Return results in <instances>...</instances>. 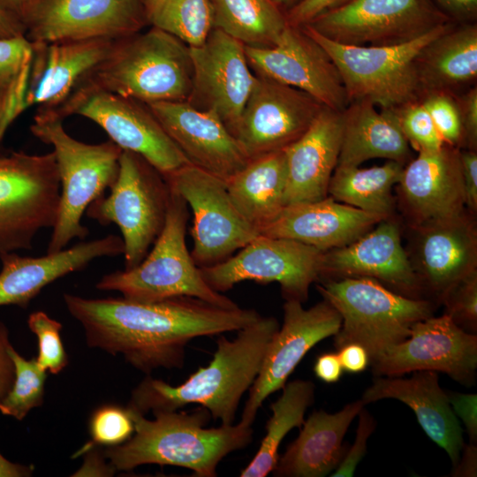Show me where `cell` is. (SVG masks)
Masks as SVG:
<instances>
[{"label":"cell","mask_w":477,"mask_h":477,"mask_svg":"<svg viewBox=\"0 0 477 477\" xmlns=\"http://www.w3.org/2000/svg\"><path fill=\"white\" fill-rule=\"evenodd\" d=\"M64 119L54 110H37L30 131L53 148L61 184L57 220L46 253L59 252L75 238L84 239L88 229L81 223L90 203L115 184L123 149L109 140L88 144L72 137Z\"/></svg>","instance_id":"cell-4"},{"label":"cell","mask_w":477,"mask_h":477,"mask_svg":"<svg viewBox=\"0 0 477 477\" xmlns=\"http://www.w3.org/2000/svg\"><path fill=\"white\" fill-rule=\"evenodd\" d=\"M147 106L190 164L225 182L250 161L224 124L186 101Z\"/></svg>","instance_id":"cell-24"},{"label":"cell","mask_w":477,"mask_h":477,"mask_svg":"<svg viewBox=\"0 0 477 477\" xmlns=\"http://www.w3.org/2000/svg\"><path fill=\"white\" fill-rule=\"evenodd\" d=\"M441 303L459 327L476 331L477 327V269L455 284L443 297Z\"/></svg>","instance_id":"cell-43"},{"label":"cell","mask_w":477,"mask_h":477,"mask_svg":"<svg viewBox=\"0 0 477 477\" xmlns=\"http://www.w3.org/2000/svg\"><path fill=\"white\" fill-rule=\"evenodd\" d=\"M129 411L134 422L132 436L103 451L116 470L157 464L185 467L197 477H215L224 457L246 447L253 440L252 426L240 421L206 428L211 415L204 407L191 413L156 411L152 420Z\"/></svg>","instance_id":"cell-3"},{"label":"cell","mask_w":477,"mask_h":477,"mask_svg":"<svg viewBox=\"0 0 477 477\" xmlns=\"http://www.w3.org/2000/svg\"><path fill=\"white\" fill-rule=\"evenodd\" d=\"M397 186L396 206L407 227L465 211L460 148L444 144L420 152L406 163Z\"/></svg>","instance_id":"cell-23"},{"label":"cell","mask_w":477,"mask_h":477,"mask_svg":"<svg viewBox=\"0 0 477 477\" xmlns=\"http://www.w3.org/2000/svg\"><path fill=\"white\" fill-rule=\"evenodd\" d=\"M404 167L395 161L367 169L337 165L328 195L337 201L385 218L395 216L397 206L392 188L398 183Z\"/></svg>","instance_id":"cell-34"},{"label":"cell","mask_w":477,"mask_h":477,"mask_svg":"<svg viewBox=\"0 0 477 477\" xmlns=\"http://www.w3.org/2000/svg\"><path fill=\"white\" fill-rule=\"evenodd\" d=\"M388 110L392 111L409 146L418 153L437 150L444 145L420 100Z\"/></svg>","instance_id":"cell-39"},{"label":"cell","mask_w":477,"mask_h":477,"mask_svg":"<svg viewBox=\"0 0 477 477\" xmlns=\"http://www.w3.org/2000/svg\"><path fill=\"white\" fill-rule=\"evenodd\" d=\"M343 367L337 353L324 352L318 356L314 366L315 375L324 382L333 383L339 381Z\"/></svg>","instance_id":"cell-53"},{"label":"cell","mask_w":477,"mask_h":477,"mask_svg":"<svg viewBox=\"0 0 477 477\" xmlns=\"http://www.w3.org/2000/svg\"><path fill=\"white\" fill-rule=\"evenodd\" d=\"M124 249L122 238L110 234L41 257L0 254V306L26 308L48 284L83 269L97 258L121 255Z\"/></svg>","instance_id":"cell-26"},{"label":"cell","mask_w":477,"mask_h":477,"mask_svg":"<svg viewBox=\"0 0 477 477\" xmlns=\"http://www.w3.org/2000/svg\"><path fill=\"white\" fill-rule=\"evenodd\" d=\"M462 126V148L477 151V87L456 95Z\"/></svg>","instance_id":"cell-47"},{"label":"cell","mask_w":477,"mask_h":477,"mask_svg":"<svg viewBox=\"0 0 477 477\" xmlns=\"http://www.w3.org/2000/svg\"><path fill=\"white\" fill-rule=\"evenodd\" d=\"M37 0H0V7L19 19L23 24Z\"/></svg>","instance_id":"cell-57"},{"label":"cell","mask_w":477,"mask_h":477,"mask_svg":"<svg viewBox=\"0 0 477 477\" xmlns=\"http://www.w3.org/2000/svg\"><path fill=\"white\" fill-rule=\"evenodd\" d=\"M283 308V325L271 339L249 389L239 420L246 425H253L264 400L284 386L306 353L317 343L335 336L341 327V315L325 299L310 308H304L297 300H285Z\"/></svg>","instance_id":"cell-20"},{"label":"cell","mask_w":477,"mask_h":477,"mask_svg":"<svg viewBox=\"0 0 477 477\" xmlns=\"http://www.w3.org/2000/svg\"><path fill=\"white\" fill-rule=\"evenodd\" d=\"M287 161L284 150L255 159L226 182L239 213L260 233L285 206Z\"/></svg>","instance_id":"cell-33"},{"label":"cell","mask_w":477,"mask_h":477,"mask_svg":"<svg viewBox=\"0 0 477 477\" xmlns=\"http://www.w3.org/2000/svg\"><path fill=\"white\" fill-rule=\"evenodd\" d=\"M63 119L87 117L123 150L141 155L163 176L189 162L147 104L83 82L56 110Z\"/></svg>","instance_id":"cell-11"},{"label":"cell","mask_w":477,"mask_h":477,"mask_svg":"<svg viewBox=\"0 0 477 477\" xmlns=\"http://www.w3.org/2000/svg\"><path fill=\"white\" fill-rule=\"evenodd\" d=\"M405 249L425 293L441 302L459 280L477 269V225L467 209L413 227Z\"/></svg>","instance_id":"cell-21"},{"label":"cell","mask_w":477,"mask_h":477,"mask_svg":"<svg viewBox=\"0 0 477 477\" xmlns=\"http://www.w3.org/2000/svg\"><path fill=\"white\" fill-rule=\"evenodd\" d=\"M456 95L432 91L422 95L420 102L429 113L444 144L462 148V126Z\"/></svg>","instance_id":"cell-42"},{"label":"cell","mask_w":477,"mask_h":477,"mask_svg":"<svg viewBox=\"0 0 477 477\" xmlns=\"http://www.w3.org/2000/svg\"><path fill=\"white\" fill-rule=\"evenodd\" d=\"M33 470L30 466L11 462L0 453V477H27Z\"/></svg>","instance_id":"cell-58"},{"label":"cell","mask_w":477,"mask_h":477,"mask_svg":"<svg viewBox=\"0 0 477 477\" xmlns=\"http://www.w3.org/2000/svg\"><path fill=\"white\" fill-rule=\"evenodd\" d=\"M450 405L457 418L465 425L472 443L477 441V395L449 391Z\"/></svg>","instance_id":"cell-49"},{"label":"cell","mask_w":477,"mask_h":477,"mask_svg":"<svg viewBox=\"0 0 477 477\" xmlns=\"http://www.w3.org/2000/svg\"><path fill=\"white\" fill-rule=\"evenodd\" d=\"M459 460L453 467L452 476L473 477L477 474V447L475 443L464 445Z\"/></svg>","instance_id":"cell-55"},{"label":"cell","mask_w":477,"mask_h":477,"mask_svg":"<svg viewBox=\"0 0 477 477\" xmlns=\"http://www.w3.org/2000/svg\"><path fill=\"white\" fill-rule=\"evenodd\" d=\"M317 283V291L342 318L334 336L335 348L360 344L370 364L405 340L415 322L433 315L430 299L401 295L370 277L326 278Z\"/></svg>","instance_id":"cell-6"},{"label":"cell","mask_w":477,"mask_h":477,"mask_svg":"<svg viewBox=\"0 0 477 477\" xmlns=\"http://www.w3.org/2000/svg\"><path fill=\"white\" fill-rule=\"evenodd\" d=\"M352 0H301L284 14L289 25L302 26L319 15L341 7Z\"/></svg>","instance_id":"cell-48"},{"label":"cell","mask_w":477,"mask_h":477,"mask_svg":"<svg viewBox=\"0 0 477 477\" xmlns=\"http://www.w3.org/2000/svg\"><path fill=\"white\" fill-rule=\"evenodd\" d=\"M87 450V456L88 458H87L84 466L82 468H80L76 473H80L78 475H87L90 473H95V466H97L103 470L107 475L112 474L115 472V468L110 466V467L106 466L102 458H100V456L95 453L96 451H91Z\"/></svg>","instance_id":"cell-59"},{"label":"cell","mask_w":477,"mask_h":477,"mask_svg":"<svg viewBox=\"0 0 477 477\" xmlns=\"http://www.w3.org/2000/svg\"><path fill=\"white\" fill-rule=\"evenodd\" d=\"M365 406L361 399L336 413L314 411L303 422L299 436L288 446L272 473L277 477H324L344 455L343 439L353 419Z\"/></svg>","instance_id":"cell-30"},{"label":"cell","mask_w":477,"mask_h":477,"mask_svg":"<svg viewBox=\"0 0 477 477\" xmlns=\"http://www.w3.org/2000/svg\"><path fill=\"white\" fill-rule=\"evenodd\" d=\"M276 6H278L281 10L282 8L290 10L292 7L296 5L298 3H299L301 0H271Z\"/></svg>","instance_id":"cell-60"},{"label":"cell","mask_w":477,"mask_h":477,"mask_svg":"<svg viewBox=\"0 0 477 477\" xmlns=\"http://www.w3.org/2000/svg\"><path fill=\"white\" fill-rule=\"evenodd\" d=\"M376 376H401L431 370L469 386L475 382L477 336L466 332L448 314L415 322L410 336L371 364Z\"/></svg>","instance_id":"cell-17"},{"label":"cell","mask_w":477,"mask_h":477,"mask_svg":"<svg viewBox=\"0 0 477 477\" xmlns=\"http://www.w3.org/2000/svg\"><path fill=\"white\" fill-rule=\"evenodd\" d=\"M453 24L450 21L436 26L408 42L377 47L338 43L321 35L307 25L301 27L336 64L348 102L367 100L380 110H384L420 99L414 58L428 42Z\"/></svg>","instance_id":"cell-8"},{"label":"cell","mask_w":477,"mask_h":477,"mask_svg":"<svg viewBox=\"0 0 477 477\" xmlns=\"http://www.w3.org/2000/svg\"><path fill=\"white\" fill-rule=\"evenodd\" d=\"M29 329L38 340V357L40 367L57 375L68 364V357L61 339L62 324L50 318L46 313H32L27 320Z\"/></svg>","instance_id":"cell-41"},{"label":"cell","mask_w":477,"mask_h":477,"mask_svg":"<svg viewBox=\"0 0 477 477\" xmlns=\"http://www.w3.org/2000/svg\"><path fill=\"white\" fill-rule=\"evenodd\" d=\"M111 39L32 42L26 105L56 110L110 54Z\"/></svg>","instance_id":"cell-25"},{"label":"cell","mask_w":477,"mask_h":477,"mask_svg":"<svg viewBox=\"0 0 477 477\" xmlns=\"http://www.w3.org/2000/svg\"><path fill=\"white\" fill-rule=\"evenodd\" d=\"M324 107L299 89L257 76L231 134L253 160L292 144Z\"/></svg>","instance_id":"cell-15"},{"label":"cell","mask_w":477,"mask_h":477,"mask_svg":"<svg viewBox=\"0 0 477 477\" xmlns=\"http://www.w3.org/2000/svg\"><path fill=\"white\" fill-rule=\"evenodd\" d=\"M460 160L466 208L475 216L477 212V151L460 149Z\"/></svg>","instance_id":"cell-50"},{"label":"cell","mask_w":477,"mask_h":477,"mask_svg":"<svg viewBox=\"0 0 477 477\" xmlns=\"http://www.w3.org/2000/svg\"><path fill=\"white\" fill-rule=\"evenodd\" d=\"M383 219L328 195L316 201L285 205L260 235L292 239L328 251L352 243Z\"/></svg>","instance_id":"cell-27"},{"label":"cell","mask_w":477,"mask_h":477,"mask_svg":"<svg viewBox=\"0 0 477 477\" xmlns=\"http://www.w3.org/2000/svg\"><path fill=\"white\" fill-rule=\"evenodd\" d=\"M337 351V355L343 369L349 373H360L370 364L367 350L360 344H346Z\"/></svg>","instance_id":"cell-52"},{"label":"cell","mask_w":477,"mask_h":477,"mask_svg":"<svg viewBox=\"0 0 477 477\" xmlns=\"http://www.w3.org/2000/svg\"><path fill=\"white\" fill-rule=\"evenodd\" d=\"M423 94L446 91L458 94L477 78V26L453 24L428 42L414 58Z\"/></svg>","instance_id":"cell-32"},{"label":"cell","mask_w":477,"mask_h":477,"mask_svg":"<svg viewBox=\"0 0 477 477\" xmlns=\"http://www.w3.org/2000/svg\"><path fill=\"white\" fill-rule=\"evenodd\" d=\"M148 24L189 47L202 44L214 28L210 0H145Z\"/></svg>","instance_id":"cell-37"},{"label":"cell","mask_w":477,"mask_h":477,"mask_svg":"<svg viewBox=\"0 0 477 477\" xmlns=\"http://www.w3.org/2000/svg\"><path fill=\"white\" fill-rule=\"evenodd\" d=\"M8 352L14 364L15 377L11 388L0 401V412L21 420L30 410L42 404L47 371L40 367L36 359H24L11 344Z\"/></svg>","instance_id":"cell-38"},{"label":"cell","mask_w":477,"mask_h":477,"mask_svg":"<svg viewBox=\"0 0 477 477\" xmlns=\"http://www.w3.org/2000/svg\"><path fill=\"white\" fill-rule=\"evenodd\" d=\"M148 25L145 0H37L24 21L33 42L118 40Z\"/></svg>","instance_id":"cell-16"},{"label":"cell","mask_w":477,"mask_h":477,"mask_svg":"<svg viewBox=\"0 0 477 477\" xmlns=\"http://www.w3.org/2000/svg\"><path fill=\"white\" fill-rule=\"evenodd\" d=\"M278 329L275 317L261 316L237 330L232 340L221 336L207 367H200L178 386L148 375L132 390L127 408L145 415L199 404L222 424H233L239 402L256 379Z\"/></svg>","instance_id":"cell-2"},{"label":"cell","mask_w":477,"mask_h":477,"mask_svg":"<svg viewBox=\"0 0 477 477\" xmlns=\"http://www.w3.org/2000/svg\"><path fill=\"white\" fill-rule=\"evenodd\" d=\"M342 112L324 107L307 132L284 148L285 205L328 196L342 142Z\"/></svg>","instance_id":"cell-29"},{"label":"cell","mask_w":477,"mask_h":477,"mask_svg":"<svg viewBox=\"0 0 477 477\" xmlns=\"http://www.w3.org/2000/svg\"><path fill=\"white\" fill-rule=\"evenodd\" d=\"M359 424L353 444L344 453L341 462L334 470L333 477H350L367 452V440L375 428V418L363 406L358 413Z\"/></svg>","instance_id":"cell-45"},{"label":"cell","mask_w":477,"mask_h":477,"mask_svg":"<svg viewBox=\"0 0 477 477\" xmlns=\"http://www.w3.org/2000/svg\"><path fill=\"white\" fill-rule=\"evenodd\" d=\"M91 442L81 451L86 452L96 445L114 447L129 440L134 433V422L129 409L115 405L97 408L89 420Z\"/></svg>","instance_id":"cell-40"},{"label":"cell","mask_w":477,"mask_h":477,"mask_svg":"<svg viewBox=\"0 0 477 477\" xmlns=\"http://www.w3.org/2000/svg\"><path fill=\"white\" fill-rule=\"evenodd\" d=\"M26 35L24 24L16 17L0 7V38Z\"/></svg>","instance_id":"cell-56"},{"label":"cell","mask_w":477,"mask_h":477,"mask_svg":"<svg viewBox=\"0 0 477 477\" xmlns=\"http://www.w3.org/2000/svg\"><path fill=\"white\" fill-rule=\"evenodd\" d=\"M282 395L271 404V417L266 434L256 454L241 471V477H265L272 473L279 455L278 448L284 436L304 422L307 409L314 399V384L307 380H294L282 388Z\"/></svg>","instance_id":"cell-35"},{"label":"cell","mask_w":477,"mask_h":477,"mask_svg":"<svg viewBox=\"0 0 477 477\" xmlns=\"http://www.w3.org/2000/svg\"><path fill=\"white\" fill-rule=\"evenodd\" d=\"M384 398L399 400L412 408L426 435L447 452L453 467L457 465L465 445L463 429L439 385L437 372L414 371L408 378L377 376L361 400L367 405Z\"/></svg>","instance_id":"cell-28"},{"label":"cell","mask_w":477,"mask_h":477,"mask_svg":"<svg viewBox=\"0 0 477 477\" xmlns=\"http://www.w3.org/2000/svg\"><path fill=\"white\" fill-rule=\"evenodd\" d=\"M323 253L296 240L259 235L227 260L200 270L218 292L243 281L277 283L285 300L303 303L311 284L320 280Z\"/></svg>","instance_id":"cell-14"},{"label":"cell","mask_w":477,"mask_h":477,"mask_svg":"<svg viewBox=\"0 0 477 477\" xmlns=\"http://www.w3.org/2000/svg\"><path fill=\"white\" fill-rule=\"evenodd\" d=\"M170 197V186L158 170L141 155L122 151L118 176L110 195L90 203L86 214L101 225L119 227L125 270L144 260L161 234Z\"/></svg>","instance_id":"cell-9"},{"label":"cell","mask_w":477,"mask_h":477,"mask_svg":"<svg viewBox=\"0 0 477 477\" xmlns=\"http://www.w3.org/2000/svg\"><path fill=\"white\" fill-rule=\"evenodd\" d=\"M188 217L186 201L170 186L165 224L151 251L133 269L104 275L96 289L118 292L123 298L138 302L188 296L225 308L238 307L203 279L186 243Z\"/></svg>","instance_id":"cell-7"},{"label":"cell","mask_w":477,"mask_h":477,"mask_svg":"<svg viewBox=\"0 0 477 477\" xmlns=\"http://www.w3.org/2000/svg\"><path fill=\"white\" fill-rule=\"evenodd\" d=\"M32 42L25 34L0 38V95L30 70Z\"/></svg>","instance_id":"cell-44"},{"label":"cell","mask_w":477,"mask_h":477,"mask_svg":"<svg viewBox=\"0 0 477 477\" xmlns=\"http://www.w3.org/2000/svg\"><path fill=\"white\" fill-rule=\"evenodd\" d=\"M61 184L53 151L0 153V254L33 247L57 223Z\"/></svg>","instance_id":"cell-10"},{"label":"cell","mask_w":477,"mask_h":477,"mask_svg":"<svg viewBox=\"0 0 477 477\" xmlns=\"http://www.w3.org/2000/svg\"><path fill=\"white\" fill-rule=\"evenodd\" d=\"M10 345L8 329L0 321V401L11 388L15 377L14 364L8 352Z\"/></svg>","instance_id":"cell-51"},{"label":"cell","mask_w":477,"mask_h":477,"mask_svg":"<svg viewBox=\"0 0 477 477\" xmlns=\"http://www.w3.org/2000/svg\"><path fill=\"white\" fill-rule=\"evenodd\" d=\"M450 21L431 0H352L307 25L338 43L377 47L411 42Z\"/></svg>","instance_id":"cell-13"},{"label":"cell","mask_w":477,"mask_h":477,"mask_svg":"<svg viewBox=\"0 0 477 477\" xmlns=\"http://www.w3.org/2000/svg\"><path fill=\"white\" fill-rule=\"evenodd\" d=\"M245 51L256 76L299 89L334 110L348 105L336 64L301 26L288 24L274 46L245 45Z\"/></svg>","instance_id":"cell-18"},{"label":"cell","mask_w":477,"mask_h":477,"mask_svg":"<svg viewBox=\"0 0 477 477\" xmlns=\"http://www.w3.org/2000/svg\"><path fill=\"white\" fill-rule=\"evenodd\" d=\"M163 177L193 212L191 256L199 268L227 260L260 235L237 209L222 178L190 163Z\"/></svg>","instance_id":"cell-12"},{"label":"cell","mask_w":477,"mask_h":477,"mask_svg":"<svg viewBox=\"0 0 477 477\" xmlns=\"http://www.w3.org/2000/svg\"><path fill=\"white\" fill-rule=\"evenodd\" d=\"M214 27L246 46L272 47L288 22L271 0H210Z\"/></svg>","instance_id":"cell-36"},{"label":"cell","mask_w":477,"mask_h":477,"mask_svg":"<svg viewBox=\"0 0 477 477\" xmlns=\"http://www.w3.org/2000/svg\"><path fill=\"white\" fill-rule=\"evenodd\" d=\"M438 4L447 11V15L451 18L469 21L476 17L477 0H436Z\"/></svg>","instance_id":"cell-54"},{"label":"cell","mask_w":477,"mask_h":477,"mask_svg":"<svg viewBox=\"0 0 477 477\" xmlns=\"http://www.w3.org/2000/svg\"><path fill=\"white\" fill-rule=\"evenodd\" d=\"M342 112V142L337 165L360 166L373 158L404 165L413 159L411 147L390 110L378 111L367 100L353 101Z\"/></svg>","instance_id":"cell-31"},{"label":"cell","mask_w":477,"mask_h":477,"mask_svg":"<svg viewBox=\"0 0 477 477\" xmlns=\"http://www.w3.org/2000/svg\"><path fill=\"white\" fill-rule=\"evenodd\" d=\"M64 301L83 326L89 347L122 354L147 375L161 367L182 368L193 338L237 331L261 317L254 309L225 308L188 296L138 302L64 293Z\"/></svg>","instance_id":"cell-1"},{"label":"cell","mask_w":477,"mask_h":477,"mask_svg":"<svg viewBox=\"0 0 477 477\" xmlns=\"http://www.w3.org/2000/svg\"><path fill=\"white\" fill-rule=\"evenodd\" d=\"M190 54L193 80L186 102L216 116L232 133L257 78L245 45L214 27L202 44L190 47Z\"/></svg>","instance_id":"cell-19"},{"label":"cell","mask_w":477,"mask_h":477,"mask_svg":"<svg viewBox=\"0 0 477 477\" xmlns=\"http://www.w3.org/2000/svg\"><path fill=\"white\" fill-rule=\"evenodd\" d=\"M193 80L190 47L156 27L118 39L84 81L145 104L187 101Z\"/></svg>","instance_id":"cell-5"},{"label":"cell","mask_w":477,"mask_h":477,"mask_svg":"<svg viewBox=\"0 0 477 477\" xmlns=\"http://www.w3.org/2000/svg\"><path fill=\"white\" fill-rule=\"evenodd\" d=\"M30 70L21 75L9 88L0 95V142L8 127L26 110V95Z\"/></svg>","instance_id":"cell-46"},{"label":"cell","mask_w":477,"mask_h":477,"mask_svg":"<svg viewBox=\"0 0 477 477\" xmlns=\"http://www.w3.org/2000/svg\"><path fill=\"white\" fill-rule=\"evenodd\" d=\"M341 277H370L401 295L425 299L396 216L382 220L344 246L324 251L320 280Z\"/></svg>","instance_id":"cell-22"}]
</instances>
